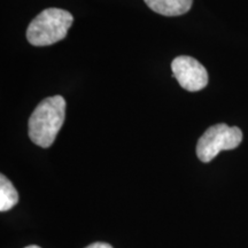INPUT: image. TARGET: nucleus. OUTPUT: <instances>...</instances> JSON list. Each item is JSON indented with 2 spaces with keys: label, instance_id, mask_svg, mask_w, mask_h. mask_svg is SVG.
<instances>
[{
  "label": "nucleus",
  "instance_id": "nucleus-1",
  "mask_svg": "<svg viewBox=\"0 0 248 248\" xmlns=\"http://www.w3.org/2000/svg\"><path fill=\"white\" fill-rule=\"evenodd\" d=\"M66 100L61 95L45 98L29 119V138L37 146L47 148L53 144L66 117Z\"/></svg>",
  "mask_w": 248,
  "mask_h": 248
},
{
  "label": "nucleus",
  "instance_id": "nucleus-2",
  "mask_svg": "<svg viewBox=\"0 0 248 248\" xmlns=\"http://www.w3.org/2000/svg\"><path fill=\"white\" fill-rule=\"evenodd\" d=\"M74 17L61 8H47L31 21L27 29V39L33 46H48L66 38Z\"/></svg>",
  "mask_w": 248,
  "mask_h": 248
},
{
  "label": "nucleus",
  "instance_id": "nucleus-3",
  "mask_svg": "<svg viewBox=\"0 0 248 248\" xmlns=\"http://www.w3.org/2000/svg\"><path fill=\"white\" fill-rule=\"evenodd\" d=\"M243 140V132L237 126L224 123L215 124L204 131L197 144V155L200 161L208 163L218 155L221 151L234 150Z\"/></svg>",
  "mask_w": 248,
  "mask_h": 248
},
{
  "label": "nucleus",
  "instance_id": "nucleus-4",
  "mask_svg": "<svg viewBox=\"0 0 248 248\" xmlns=\"http://www.w3.org/2000/svg\"><path fill=\"white\" fill-rule=\"evenodd\" d=\"M172 76L186 91L197 92L208 85V73L199 61L187 55L175 58L171 62Z\"/></svg>",
  "mask_w": 248,
  "mask_h": 248
},
{
  "label": "nucleus",
  "instance_id": "nucleus-5",
  "mask_svg": "<svg viewBox=\"0 0 248 248\" xmlns=\"http://www.w3.org/2000/svg\"><path fill=\"white\" fill-rule=\"evenodd\" d=\"M155 13L164 16H179L187 13L193 0H144Z\"/></svg>",
  "mask_w": 248,
  "mask_h": 248
},
{
  "label": "nucleus",
  "instance_id": "nucleus-6",
  "mask_svg": "<svg viewBox=\"0 0 248 248\" xmlns=\"http://www.w3.org/2000/svg\"><path fill=\"white\" fill-rule=\"evenodd\" d=\"M18 201L17 191L5 175L0 176V212L12 209Z\"/></svg>",
  "mask_w": 248,
  "mask_h": 248
},
{
  "label": "nucleus",
  "instance_id": "nucleus-7",
  "mask_svg": "<svg viewBox=\"0 0 248 248\" xmlns=\"http://www.w3.org/2000/svg\"><path fill=\"white\" fill-rule=\"evenodd\" d=\"M85 248H113V247H111L109 244H106V243H94V244L89 245V246Z\"/></svg>",
  "mask_w": 248,
  "mask_h": 248
},
{
  "label": "nucleus",
  "instance_id": "nucleus-8",
  "mask_svg": "<svg viewBox=\"0 0 248 248\" xmlns=\"http://www.w3.org/2000/svg\"><path fill=\"white\" fill-rule=\"evenodd\" d=\"M26 248H40L39 246H36V245H30V246H28Z\"/></svg>",
  "mask_w": 248,
  "mask_h": 248
}]
</instances>
